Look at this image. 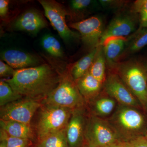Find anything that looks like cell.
Here are the masks:
<instances>
[{"mask_svg":"<svg viewBox=\"0 0 147 147\" xmlns=\"http://www.w3.org/2000/svg\"><path fill=\"white\" fill-rule=\"evenodd\" d=\"M61 75L47 64L16 70L6 80L13 90L27 98L41 100L57 86Z\"/></svg>","mask_w":147,"mask_h":147,"instance_id":"1","label":"cell"},{"mask_svg":"<svg viewBox=\"0 0 147 147\" xmlns=\"http://www.w3.org/2000/svg\"><path fill=\"white\" fill-rule=\"evenodd\" d=\"M116 71L139 102L147 108V71L134 60L118 62L110 68Z\"/></svg>","mask_w":147,"mask_h":147,"instance_id":"2","label":"cell"},{"mask_svg":"<svg viewBox=\"0 0 147 147\" xmlns=\"http://www.w3.org/2000/svg\"><path fill=\"white\" fill-rule=\"evenodd\" d=\"M40 108L36 125L38 141L65 129L73 110L50 105H42Z\"/></svg>","mask_w":147,"mask_h":147,"instance_id":"3","label":"cell"},{"mask_svg":"<svg viewBox=\"0 0 147 147\" xmlns=\"http://www.w3.org/2000/svg\"><path fill=\"white\" fill-rule=\"evenodd\" d=\"M84 100L70 74H66L61 75L57 86L41 100V103L74 110L84 107Z\"/></svg>","mask_w":147,"mask_h":147,"instance_id":"4","label":"cell"},{"mask_svg":"<svg viewBox=\"0 0 147 147\" xmlns=\"http://www.w3.org/2000/svg\"><path fill=\"white\" fill-rule=\"evenodd\" d=\"M111 124L123 142L140 136L145 124L144 117L135 108L120 105L111 120Z\"/></svg>","mask_w":147,"mask_h":147,"instance_id":"5","label":"cell"},{"mask_svg":"<svg viewBox=\"0 0 147 147\" xmlns=\"http://www.w3.org/2000/svg\"><path fill=\"white\" fill-rule=\"evenodd\" d=\"M119 142L123 141L110 122L96 116H90L85 129V145L102 147Z\"/></svg>","mask_w":147,"mask_h":147,"instance_id":"6","label":"cell"},{"mask_svg":"<svg viewBox=\"0 0 147 147\" xmlns=\"http://www.w3.org/2000/svg\"><path fill=\"white\" fill-rule=\"evenodd\" d=\"M42 105L40 100L21 98L1 107V120L30 124L35 113Z\"/></svg>","mask_w":147,"mask_h":147,"instance_id":"7","label":"cell"},{"mask_svg":"<svg viewBox=\"0 0 147 147\" xmlns=\"http://www.w3.org/2000/svg\"><path fill=\"white\" fill-rule=\"evenodd\" d=\"M38 2L44 9L45 16L63 40L67 41L75 37V33L66 22L67 12L63 5L53 0H40Z\"/></svg>","mask_w":147,"mask_h":147,"instance_id":"8","label":"cell"},{"mask_svg":"<svg viewBox=\"0 0 147 147\" xmlns=\"http://www.w3.org/2000/svg\"><path fill=\"white\" fill-rule=\"evenodd\" d=\"M69 26L78 31L82 41L92 49L100 46L105 28L102 18L93 16L79 22L71 23Z\"/></svg>","mask_w":147,"mask_h":147,"instance_id":"9","label":"cell"},{"mask_svg":"<svg viewBox=\"0 0 147 147\" xmlns=\"http://www.w3.org/2000/svg\"><path fill=\"white\" fill-rule=\"evenodd\" d=\"M103 86L105 92L120 105L134 108L139 106V101L117 73L109 74Z\"/></svg>","mask_w":147,"mask_h":147,"instance_id":"10","label":"cell"},{"mask_svg":"<svg viewBox=\"0 0 147 147\" xmlns=\"http://www.w3.org/2000/svg\"><path fill=\"white\" fill-rule=\"evenodd\" d=\"M138 20L137 15L131 13H121L116 15L105 28L100 45L109 38L125 37L136 30Z\"/></svg>","mask_w":147,"mask_h":147,"instance_id":"11","label":"cell"},{"mask_svg":"<svg viewBox=\"0 0 147 147\" xmlns=\"http://www.w3.org/2000/svg\"><path fill=\"white\" fill-rule=\"evenodd\" d=\"M84 107L74 109L65 128L68 147H83L87 120Z\"/></svg>","mask_w":147,"mask_h":147,"instance_id":"12","label":"cell"},{"mask_svg":"<svg viewBox=\"0 0 147 147\" xmlns=\"http://www.w3.org/2000/svg\"><path fill=\"white\" fill-rule=\"evenodd\" d=\"M46 20L37 11L30 9L23 13L15 21L13 27L18 30L36 34L47 27Z\"/></svg>","mask_w":147,"mask_h":147,"instance_id":"13","label":"cell"},{"mask_svg":"<svg viewBox=\"0 0 147 147\" xmlns=\"http://www.w3.org/2000/svg\"><path fill=\"white\" fill-rule=\"evenodd\" d=\"M1 57L12 68L18 69L34 67L39 63L36 57L18 50H6L1 54Z\"/></svg>","mask_w":147,"mask_h":147,"instance_id":"14","label":"cell"},{"mask_svg":"<svg viewBox=\"0 0 147 147\" xmlns=\"http://www.w3.org/2000/svg\"><path fill=\"white\" fill-rule=\"evenodd\" d=\"M127 41L125 37H113L106 39L102 43L106 63L109 68L118 62L125 50Z\"/></svg>","mask_w":147,"mask_h":147,"instance_id":"15","label":"cell"},{"mask_svg":"<svg viewBox=\"0 0 147 147\" xmlns=\"http://www.w3.org/2000/svg\"><path fill=\"white\" fill-rule=\"evenodd\" d=\"M75 82L80 93L86 100H92L97 97L103 85L89 71Z\"/></svg>","mask_w":147,"mask_h":147,"instance_id":"16","label":"cell"},{"mask_svg":"<svg viewBox=\"0 0 147 147\" xmlns=\"http://www.w3.org/2000/svg\"><path fill=\"white\" fill-rule=\"evenodd\" d=\"M1 129L11 137L32 141L34 134L31 124L13 121L0 120Z\"/></svg>","mask_w":147,"mask_h":147,"instance_id":"17","label":"cell"},{"mask_svg":"<svg viewBox=\"0 0 147 147\" xmlns=\"http://www.w3.org/2000/svg\"><path fill=\"white\" fill-rule=\"evenodd\" d=\"M147 45V27L137 29L130 38L127 39L125 48L119 59L127 55L138 52Z\"/></svg>","mask_w":147,"mask_h":147,"instance_id":"18","label":"cell"},{"mask_svg":"<svg viewBox=\"0 0 147 147\" xmlns=\"http://www.w3.org/2000/svg\"><path fill=\"white\" fill-rule=\"evenodd\" d=\"M98 47L92 49L89 53L74 64L70 70V74L75 82L84 76L89 70Z\"/></svg>","mask_w":147,"mask_h":147,"instance_id":"19","label":"cell"},{"mask_svg":"<svg viewBox=\"0 0 147 147\" xmlns=\"http://www.w3.org/2000/svg\"><path fill=\"white\" fill-rule=\"evenodd\" d=\"M107 65L102 45L98 46V50L89 72L98 80L104 84L106 78L105 69Z\"/></svg>","mask_w":147,"mask_h":147,"instance_id":"20","label":"cell"},{"mask_svg":"<svg viewBox=\"0 0 147 147\" xmlns=\"http://www.w3.org/2000/svg\"><path fill=\"white\" fill-rule=\"evenodd\" d=\"M35 147H68L65 129L50 134L38 141Z\"/></svg>","mask_w":147,"mask_h":147,"instance_id":"21","label":"cell"},{"mask_svg":"<svg viewBox=\"0 0 147 147\" xmlns=\"http://www.w3.org/2000/svg\"><path fill=\"white\" fill-rule=\"evenodd\" d=\"M41 44L44 50L51 56L61 57L63 56L62 47L56 38L51 35L44 36L41 40Z\"/></svg>","mask_w":147,"mask_h":147,"instance_id":"22","label":"cell"},{"mask_svg":"<svg viewBox=\"0 0 147 147\" xmlns=\"http://www.w3.org/2000/svg\"><path fill=\"white\" fill-rule=\"evenodd\" d=\"M22 95L13 90L10 85L5 81L0 82V106H4L21 99Z\"/></svg>","mask_w":147,"mask_h":147,"instance_id":"23","label":"cell"},{"mask_svg":"<svg viewBox=\"0 0 147 147\" xmlns=\"http://www.w3.org/2000/svg\"><path fill=\"white\" fill-rule=\"evenodd\" d=\"M115 106V101L112 97L102 96L95 100L94 110L96 115L106 116L113 112Z\"/></svg>","mask_w":147,"mask_h":147,"instance_id":"24","label":"cell"},{"mask_svg":"<svg viewBox=\"0 0 147 147\" xmlns=\"http://www.w3.org/2000/svg\"><path fill=\"white\" fill-rule=\"evenodd\" d=\"M132 12L138 17L139 23V28L147 27V0L135 1L132 7Z\"/></svg>","mask_w":147,"mask_h":147,"instance_id":"25","label":"cell"},{"mask_svg":"<svg viewBox=\"0 0 147 147\" xmlns=\"http://www.w3.org/2000/svg\"><path fill=\"white\" fill-rule=\"evenodd\" d=\"M0 139L1 141L5 143L7 147H30L32 144L31 140L11 137L1 129L0 130Z\"/></svg>","mask_w":147,"mask_h":147,"instance_id":"26","label":"cell"},{"mask_svg":"<svg viewBox=\"0 0 147 147\" xmlns=\"http://www.w3.org/2000/svg\"><path fill=\"white\" fill-rule=\"evenodd\" d=\"M124 147H147V139L146 137L140 135L124 142Z\"/></svg>","mask_w":147,"mask_h":147,"instance_id":"27","label":"cell"},{"mask_svg":"<svg viewBox=\"0 0 147 147\" xmlns=\"http://www.w3.org/2000/svg\"><path fill=\"white\" fill-rule=\"evenodd\" d=\"M16 70L4 63L2 61H0V76L1 77H6L13 76Z\"/></svg>","mask_w":147,"mask_h":147,"instance_id":"28","label":"cell"},{"mask_svg":"<svg viewBox=\"0 0 147 147\" xmlns=\"http://www.w3.org/2000/svg\"><path fill=\"white\" fill-rule=\"evenodd\" d=\"M92 2L90 0H72L71 1V5L74 10H82L88 7Z\"/></svg>","mask_w":147,"mask_h":147,"instance_id":"29","label":"cell"},{"mask_svg":"<svg viewBox=\"0 0 147 147\" xmlns=\"http://www.w3.org/2000/svg\"><path fill=\"white\" fill-rule=\"evenodd\" d=\"M101 5L106 8H114L123 6L126 1H123L101 0L99 1Z\"/></svg>","mask_w":147,"mask_h":147,"instance_id":"30","label":"cell"},{"mask_svg":"<svg viewBox=\"0 0 147 147\" xmlns=\"http://www.w3.org/2000/svg\"><path fill=\"white\" fill-rule=\"evenodd\" d=\"M9 3L7 0L0 1V16L3 17L6 15L8 10Z\"/></svg>","mask_w":147,"mask_h":147,"instance_id":"31","label":"cell"},{"mask_svg":"<svg viewBox=\"0 0 147 147\" xmlns=\"http://www.w3.org/2000/svg\"><path fill=\"white\" fill-rule=\"evenodd\" d=\"M102 147H124V142H119Z\"/></svg>","mask_w":147,"mask_h":147,"instance_id":"32","label":"cell"},{"mask_svg":"<svg viewBox=\"0 0 147 147\" xmlns=\"http://www.w3.org/2000/svg\"><path fill=\"white\" fill-rule=\"evenodd\" d=\"M0 147H7L5 143L3 141H1L0 144Z\"/></svg>","mask_w":147,"mask_h":147,"instance_id":"33","label":"cell"},{"mask_svg":"<svg viewBox=\"0 0 147 147\" xmlns=\"http://www.w3.org/2000/svg\"><path fill=\"white\" fill-rule=\"evenodd\" d=\"M144 66L145 68H146V70L147 71V63L145 65H144Z\"/></svg>","mask_w":147,"mask_h":147,"instance_id":"34","label":"cell"},{"mask_svg":"<svg viewBox=\"0 0 147 147\" xmlns=\"http://www.w3.org/2000/svg\"><path fill=\"white\" fill-rule=\"evenodd\" d=\"M83 147H88V146H87V145H84V146H83Z\"/></svg>","mask_w":147,"mask_h":147,"instance_id":"35","label":"cell"},{"mask_svg":"<svg viewBox=\"0 0 147 147\" xmlns=\"http://www.w3.org/2000/svg\"><path fill=\"white\" fill-rule=\"evenodd\" d=\"M145 137H146V138L147 139V132L146 133V136H145Z\"/></svg>","mask_w":147,"mask_h":147,"instance_id":"36","label":"cell"}]
</instances>
